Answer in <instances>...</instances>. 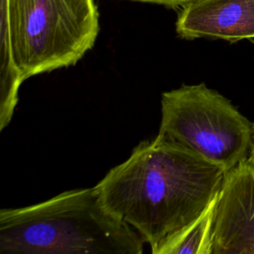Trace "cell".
Instances as JSON below:
<instances>
[{"instance_id": "5", "label": "cell", "mask_w": 254, "mask_h": 254, "mask_svg": "<svg viewBox=\"0 0 254 254\" xmlns=\"http://www.w3.org/2000/svg\"><path fill=\"white\" fill-rule=\"evenodd\" d=\"M209 254H254V167L225 173L214 200Z\"/></svg>"}, {"instance_id": "9", "label": "cell", "mask_w": 254, "mask_h": 254, "mask_svg": "<svg viewBox=\"0 0 254 254\" xmlns=\"http://www.w3.org/2000/svg\"><path fill=\"white\" fill-rule=\"evenodd\" d=\"M246 161L254 167V124H253V134H252V143L250 146V150H249V154L248 157L246 159Z\"/></svg>"}, {"instance_id": "2", "label": "cell", "mask_w": 254, "mask_h": 254, "mask_svg": "<svg viewBox=\"0 0 254 254\" xmlns=\"http://www.w3.org/2000/svg\"><path fill=\"white\" fill-rule=\"evenodd\" d=\"M143 242L106 208L95 187L0 210L2 254H141Z\"/></svg>"}, {"instance_id": "3", "label": "cell", "mask_w": 254, "mask_h": 254, "mask_svg": "<svg viewBox=\"0 0 254 254\" xmlns=\"http://www.w3.org/2000/svg\"><path fill=\"white\" fill-rule=\"evenodd\" d=\"M0 26L24 80L75 64L99 32L94 0H1Z\"/></svg>"}, {"instance_id": "8", "label": "cell", "mask_w": 254, "mask_h": 254, "mask_svg": "<svg viewBox=\"0 0 254 254\" xmlns=\"http://www.w3.org/2000/svg\"><path fill=\"white\" fill-rule=\"evenodd\" d=\"M134 1H142V2H150V3H156V4H160V5H165V6H169V7H179V8H183L184 6L194 2L196 0H134Z\"/></svg>"}, {"instance_id": "7", "label": "cell", "mask_w": 254, "mask_h": 254, "mask_svg": "<svg viewBox=\"0 0 254 254\" xmlns=\"http://www.w3.org/2000/svg\"><path fill=\"white\" fill-rule=\"evenodd\" d=\"M214 200L194 222L163 246L158 254H209Z\"/></svg>"}, {"instance_id": "4", "label": "cell", "mask_w": 254, "mask_h": 254, "mask_svg": "<svg viewBox=\"0 0 254 254\" xmlns=\"http://www.w3.org/2000/svg\"><path fill=\"white\" fill-rule=\"evenodd\" d=\"M158 135L228 172L248 157L251 124L223 95L204 83L166 91Z\"/></svg>"}, {"instance_id": "10", "label": "cell", "mask_w": 254, "mask_h": 254, "mask_svg": "<svg viewBox=\"0 0 254 254\" xmlns=\"http://www.w3.org/2000/svg\"><path fill=\"white\" fill-rule=\"evenodd\" d=\"M251 42H252V43H253V44H254V40H252V41H251Z\"/></svg>"}, {"instance_id": "1", "label": "cell", "mask_w": 254, "mask_h": 254, "mask_svg": "<svg viewBox=\"0 0 254 254\" xmlns=\"http://www.w3.org/2000/svg\"><path fill=\"white\" fill-rule=\"evenodd\" d=\"M225 173L157 135L141 142L94 187L106 208L132 226L152 253L158 254L206 210Z\"/></svg>"}, {"instance_id": "6", "label": "cell", "mask_w": 254, "mask_h": 254, "mask_svg": "<svg viewBox=\"0 0 254 254\" xmlns=\"http://www.w3.org/2000/svg\"><path fill=\"white\" fill-rule=\"evenodd\" d=\"M176 29L185 39L252 41L254 0H196L181 8Z\"/></svg>"}]
</instances>
